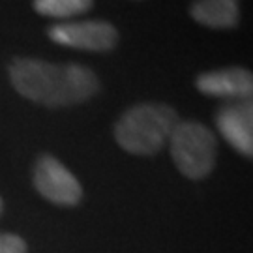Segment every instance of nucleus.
<instances>
[{
    "instance_id": "1",
    "label": "nucleus",
    "mask_w": 253,
    "mask_h": 253,
    "mask_svg": "<svg viewBox=\"0 0 253 253\" xmlns=\"http://www.w3.org/2000/svg\"><path fill=\"white\" fill-rule=\"evenodd\" d=\"M13 88L45 107L79 105L100 92V79L81 64H51L40 58H15L8 68Z\"/></svg>"
},
{
    "instance_id": "2",
    "label": "nucleus",
    "mask_w": 253,
    "mask_h": 253,
    "mask_svg": "<svg viewBox=\"0 0 253 253\" xmlns=\"http://www.w3.org/2000/svg\"><path fill=\"white\" fill-rule=\"evenodd\" d=\"M178 122V113L171 105L146 101L122 113L115 124V139L126 152L152 156L169 143Z\"/></svg>"
},
{
    "instance_id": "3",
    "label": "nucleus",
    "mask_w": 253,
    "mask_h": 253,
    "mask_svg": "<svg viewBox=\"0 0 253 253\" xmlns=\"http://www.w3.org/2000/svg\"><path fill=\"white\" fill-rule=\"evenodd\" d=\"M169 146L172 162L186 178L203 180L216 167V135L199 122H178L169 137Z\"/></svg>"
},
{
    "instance_id": "4",
    "label": "nucleus",
    "mask_w": 253,
    "mask_h": 253,
    "mask_svg": "<svg viewBox=\"0 0 253 253\" xmlns=\"http://www.w3.org/2000/svg\"><path fill=\"white\" fill-rule=\"evenodd\" d=\"M51 42L72 49L107 53L118 45L120 34L107 21H73V23H56L47 28Z\"/></svg>"
},
{
    "instance_id": "5",
    "label": "nucleus",
    "mask_w": 253,
    "mask_h": 253,
    "mask_svg": "<svg viewBox=\"0 0 253 253\" xmlns=\"http://www.w3.org/2000/svg\"><path fill=\"white\" fill-rule=\"evenodd\" d=\"M34 188L42 197L60 207H75L83 199V188L79 180L66 169L60 160L51 154H42L34 163L32 171Z\"/></svg>"
},
{
    "instance_id": "6",
    "label": "nucleus",
    "mask_w": 253,
    "mask_h": 253,
    "mask_svg": "<svg viewBox=\"0 0 253 253\" xmlns=\"http://www.w3.org/2000/svg\"><path fill=\"white\" fill-rule=\"evenodd\" d=\"M216 126L229 145L248 158L253 156V105L250 100L227 103L216 113Z\"/></svg>"
},
{
    "instance_id": "7",
    "label": "nucleus",
    "mask_w": 253,
    "mask_h": 253,
    "mask_svg": "<svg viewBox=\"0 0 253 253\" xmlns=\"http://www.w3.org/2000/svg\"><path fill=\"white\" fill-rule=\"evenodd\" d=\"M195 86L205 96L248 100L253 92V75L246 68H221L201 73L195 79Z\"/></svg>"
},
{
    "instance_id": "8",
    "label": "nucleus",
    "mask_w": 253,
    "mask_h": 253,
    "mask_svg": "<svg viewBox=\"0 0 253 253\" xmlns=\"http://www.w3.org/2000/svg\"><path fill=\"white\" fill-rule=\"evenodd\" d=\"M190 15L203 27L231 30L240 23V0H193Z\"/></svg>"
},
{
    "instance_id": "9",
    "label": "nucleus",
    "mask_w": 253,
    "mask_h": 253,
    "mask_svg": "<svg viewBox=\"0 0 253 253\" xmlns=\"http://www.w3.org/2000/svg\"><path fill=\"white\" fill-rule=\"evenodd\" d=\"M94 0H32L36 13L54 19H70L88 13Z\"/></svg>"
},
{
    "instance_id": "10",
    "label": "nucleus",
    "mask_w": 253,
    "mask_h": 253,
    "mask_svg": "<svg viewBox=\"0 0 253 253\" xmlns=\"http://www.w3.org/2000/svg\"><path fill=\"white\" fill-rule=\"evenodd\" d=\"M0 253H27V242L13 233H0Z\"/></svg>"
},
{
    "instance_id": "11",
    "label": "nucleus",
    "mask_w": 253,
    "mask_h": 253,
    "mask_svg": "<svg viewBox=\"0 0 253 253\" xmlns=\"http://www.w3.org/2000/svg\"><path fill=\"white\" fill-rule=\"evenodd\" d=\"M2 208H4V203H2V197H0V214H2Z\"/></svg>"
}]
</instances>
